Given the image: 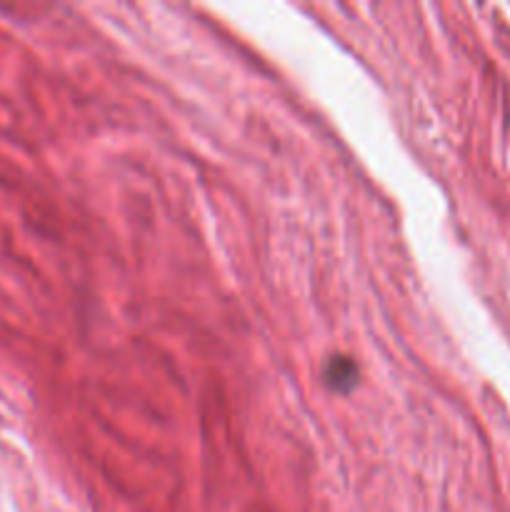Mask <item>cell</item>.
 I'll use <instances>...</instances> for the list:
<instances>
[{
	"instance_id": "cell-1",
	"label": "cell",
	"mask_w": 510,
	"mask_h": 512,
	"mask_svg": "<svg viewBox=\"0 0 510 512\" xmlns=\"http://www.w3.org/2000/svg\"><path fill=\"white\" fill-rule=\"evenodd\" d=\"M355 375H358V365H355L350 358H340V355H335V358L328 363V373H325V378H328V383L333 385V388H340L343 383L353 385Z\"/></svg>"
}]
</instances>
